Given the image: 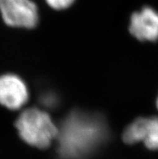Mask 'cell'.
Returning a JSON list of instances; mask_svg holds the SVG:
<instances>
[{
  "label": "cell",
  "instance_id": "1",
  "mask_svg": "<svg viewBox=\"0 0 158 159\" xmlns=\"http://www.w3.org/2000/svg\"><path fill=\"white\" fill-rule=\"evenodd\" d=\"M107 135L106 122L100 116L72 111L58 128V154L62 159H85L106 141Z\"/></svg>",
  "mask_w": 158,
  "mask_h": 159
},
{
  "label": "cell",
  "instance_id": "2",
  "mask_svg": "<svg viewBox=\"0 0 158 159\" xmlns=\"http://www.w3.org/2000/svg\"><path fill=\"white\" fill-rule=\"evenodd\" d=\"M16 127L26 143L39 149L48 148L58 133V128L48 113L36 107L23 111L16 120Z\"/></svg>",
  "mask_w": 158,
  "mask_h": 159
},
{
  "label": "cell",
  "instance_id": "3",
  "mask_svg": "<svg viewBox=\"0 0 158 159\" xmlns=\"http://www.w3.org/2000/svg\"><path fill=\"white\" fill-rule=\"evenodd\" d=\"M0 12L8 26L32 28L38 22L37 8L31 0H0Z\"/></svg>",
  "mask_w": 158,
  "mask_h": 159
},
{
  "label": "cell",
  "instance_id": "4",
  "mask_svg": "<svg viewBox=\"0 0 158 159\" xmlns=\"http://www.w3.org/2000/svg\"><path fill=\"white\" fill-rule=\"evenodd\" d=\"M123 139L128 144L143 141L149 149L158 150V117L136 119L125 129Z\"/></svg>",
  "mask_w": 158,
  "mask_h": 159
},
{
  "label": "cell",
  "instance_id": "5",
  "mask_svg": "<svg viewBox=\"0 0 158 159\" xmlns=\"http://www.w3.org/2000/svg\"><path fill=\"white\" fill-rule=\"evenodd\" d=\"M28 99V88L22 79L11 74L0 76V104L11 110H17Z\"/></svg>",
  "mask_w": 158,
  "mask_h": 159
},
{
  "label": "cell",
  "instance_id": "6",
  "mask_svg": "<svg viewBox=\"0 0 158 159\" xmlns=\"http://www.w3.org/2000/svg\"><path fill=\"white\" fill-rule=\"evenodd\" d=\"M130 32L140 40L155 41L158 39V12L151 7H144L131 18Z\"/></svg>",
  "mask_w": 158,
  "mask_h": 159
},
{
  "label": "cell",
  "instance_id": "7",
  "mask_svg": "<svg viewBox=\"0 0 158 159\" xmlns=\"http://www.w3.org/2000/svg\"><path fill=\"white\" fill-rule=\"evenodd\" d=\"M74 0H46L47 3L56 10H62L71 6Z\"/></svg>",
  "mask_w": 158,
  "mask_h": 159
},
{
  "label": "cell",
  "instance_id": "8",
  "mask_svg": "<svg viewBox=\"0 0 158 159\" xmlns=\"http://www.w3.org/2000/svg\"><path fill=\"white\" fill-rule=\"evenodd\" d=\"M156 107H157L158 108V98H157V101H156Z\"/></svg>",
  "mask_w": 158,
  "mask_h": 159
}]
</instances>
